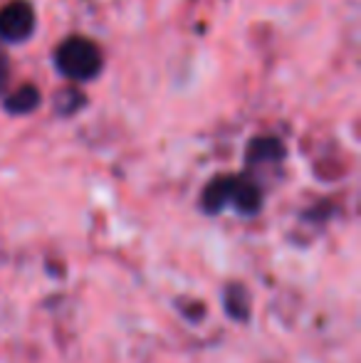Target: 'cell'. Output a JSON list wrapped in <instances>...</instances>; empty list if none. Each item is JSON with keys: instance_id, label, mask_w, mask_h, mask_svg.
<instances>
[{"instance_id": "7a4b0ae2", "label": "cell", "mask_w": 361, "mask_h": 363, "mask_svg": "<svg viewBox=\"0 0 361 363\" xmlns=\"http://www.w3.org/2000/svg\"><path fill=\"white\" fill-rule=\"evenodd\" d=\"M35 30V10L28 0H10L0 8V40L23 43Z\"/></svg>"}, {"instance_id": "3957f363", "label": "cell", "mask_w": 361, "mask_h": 363, "mask_svg": "<svg viewBox=\"0 0 361 363\" xmlns=\"http://www.w3.org/2000/svg\"><path fill=\"white\" fill-rule=\"evenodd\" d=\"M233 181H235V176H218V178H213V181L206 186V191H203V196H201L203 211L211 213V216H216V213H221L226 206H231Z\"/></svg>"}, {"instance_id": "52a82bcc", "label": "cell", "mask_w": 361, "mask_h": 363, "mask_svg": "<svg viewBox=\"0 0 361 363\" xmlns=\"http://www.w3.org/2000/svg\"><path fill=\"white\" fill-rule=\"evenodd\" d=\"M284 156V148L277 139H255L248 148V161L250 163H267L279 161Z\"/></svg>"}, {"instance_id": "277c9868", "label": "cell", "mask_w": 361, "mask_h": 363, "mask_svg": "<svg viewBox=\"0 0 361 363\" xmlns=\"http://www.w3.org/2000/svg\"><path fill=\"white\" fill-rule=\"evenodd\" d=\"M231 206H235L238 213H245V216L257 213L262 206L260 188H257L252 181H248V178L235 176V181H233V193H231Z\"/></svg>"}, {"instance_id": "8992f818", "label": "cell", "mask_w": 361, "mask_h": 363, "mask_svg": "<svg viewBox=\"0 0 361 363\" xmlns=\"http://www.w3.org/2000/svg\"><path fill=\"white\" fill-rule=\"evenodd\" d=\"M223 304L235 321H245L250 316V296H248V289L240 287V284H233V287L223 291Z\"/></svg>"}, {"instance_id": "5b68a950", "label": "cell", "mask_w": 361, "mask_h": 363, "mask_svg": "<svg viewBox=\"0 0 361 363\" xmlns=\"http://www.w3.org/2000/svg\"><path fill=\"white\" fill-rule=\"evenodd\" d=\"M40 106V91L33 84H23L5 99V109L10 114H30Z\"/></svg>"}, {"instance_id": "6da1fadb", "label": "cell", "mask_w": 361, "mask_h": 363, "mask_svg": "<svg viewBox=\"0 0 361 363\" xmlns=\"http://www.w3.org/2000/svg\"><path fill=\"white\" fill-rule=\"evenodd\" d=\"M57 69L70 79H91L101 72V52L91 40L84 38H70L55 52Z\"/></svg>"}, {"instance_id": "ba28073f", "label": "cell", "mask_w": 361, "mask_h": 363, "mask_svg": "<svg viewBox=\"0 0 361 363\" xmlns=\"http://www.w3.org/2000/svg\"><path fill=\"white\" fill-rule=\"evenodd\" d=\"M5 79H8V60H5L3 50H0V89L5 86Z\"/></svg>"}]
</instances>
